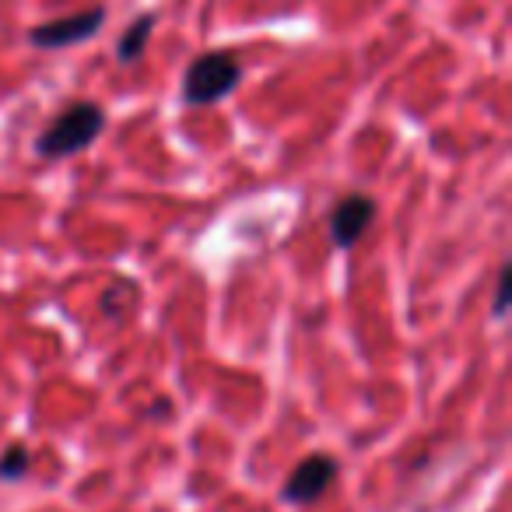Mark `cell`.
<instances>
[{"label":"cell","mask_w":512,"mask_h":512,"mask_svg":"<svg viewBox=\"0 0 512 512\" xmlns=\"http://www.w3.org/2000/svg\"><path fill=\"white\" fill-rule=\"evenodd\" d=\"M334 477H337V460H334V456H327V453L306 456V460L292 470V477L285 481L281 495H285L288 502H295V505H309V502H316V498H320L330 484H334Z\"/></svg>","instance_id":"cell-5"},{"label":"cell","mask_w":512,"mask_h":512,"mask_svg":"<svg viewBox=\"0 0 512 512\" xmlns=\"http://www.w3.org/2000/svg\"><path fill=\"white\" fill-rule=\"evenodd\" d=\"M509 292H512V267L502 264V271H498V288H495V309H491V316L495 320H505L509 316Z\"/></svg>","instance_id":"cell-8"},{"label":"cell","mask_w":512,"mask_h":512,"mask_svg":"<svg viewBox=\"0 0 512 512\" xmlns=\"http://www.w3.org/2000/svg\"><path fill=\"white\" fill-rule=\"evenodd\" d=\"M102 25H106V8L95 4V8H88V11H78V15L53 18V22H46V25H36V29L29 32V43L43 53L71 50V46H81L92 36H99Z\"/></svg>","instance_id":"cell-3"},{"label":"cell","mask_w":512,"mask_h":512,"mask_svg":"<svg viewBox=\"0 0 512 512\" xmlns=\"http://www.w3.org/2000/svg\"><path fill=\"white\" fill-rule=\"evenodd\" d=\"M106 130V109L99 102H71L64 113L50 120V127L36 137V155L53 162V158H71L88 151Z\"/></svg>","instance_id":"cell-1"},{"label":"cell","mask_w":512,"mask_h":512,"mask_svg":"<svg viewBox=\"0 0 512 512\" xmlns=\"http://www.w3.org/2000/svg\"><path fill=\"white\" fill-rule=\"evenodd\" d=\"M372 221H376V200L365 193H351L337 200V207L330 211V242L337 249H355L372 228Z\"/></svg>","instance_id":"cell-4"},{"label":"cell","mask_w":512,"mask_h":512,"mask_svg":"<svg viewBox=\"0 0 512 512\" xmlns=\"http://www.w3.org/2000/svg\"><path fill=\"white\" fill-rule=\"evenodd\" d=\"M155 22H158V15L148 11V15H137L134 22L127 25V32H123L120 43H116V60H120V64H137V60L148 53V39H151V32H155Z\"/></svg>","instance_id":"cell-6"},{"label":"cell","mask_w":512,"mask_h":512,"mask_svg":"<svg viewBox=\"0 0 512 512\" xmlns=\"http://www.w3.org/2000/svg\"><path fill=\"white\" fill-rule=\"evenodd\" d=\"M29 474V449L25 446H11L8 453L0 456V477L8 481H18V477Z\"/></svg>","instance_id":"cell-7"},{"label":"cell","mask_w":512,"mask_h":512,"mask_svg":"<svg viewBox=\"0 0 512 512\" xmlns=\"http://www.w3.org/2000/svg\"><path fill=\"white\" fill-rule=\"evenodd\" d=\"M242 85V60L235 50H211L200 53L183 74L179 99L186 109H207L225 102Z\"/></svg>","instance_id":"cell-2"}]
</instances>
